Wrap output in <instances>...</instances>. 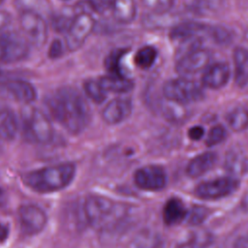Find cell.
<instances>
[{
    "mask_svg": "<svg viewBox=\"0 0 248 248\" xmlns=\"http://www.w3.org/2000/svg\"><path fill=\"white\" fill-rule=\"evenodd\" d=\"M52 117L69 133H81L89 123L90 110L78 91L72 87L55 90L46 101Z\"/></svg>",
    "mask_w": 248,
    "mask_h": 248,
    "instance_id": "6da1fadb",
    "label": "cell"
},
{
    "mask_svg": "<svg viewBox=\"0 0 248 248\" xmlns=\"http://www.w3.org/2000/svg\"><path fill=\"white\" fill-rule=\"evenodd\" d=\"M76 175L73 163H61L30 170L22 175L23 183L38 193H53L68 187Z\"/></svg>",
    "mask_w": 248,
    "mask_h": 248,
    "instance_id": "7a4b0ae2",
    "label": "cell"
},
{
    "mask_svg": "<svg viewBox=\"0 0 248 248\" xmlns=\"http://www.w3.org/2000/svg\"><path fill=\"white\" fill-rule=\"evenodd\" d=\"M162 93L166 100L178 105L197 102L203 97L201 86L185 77L166 81L162 87Z\"/></svg>",
    "mask_w": 248,
    "mask_h": 248,
    "instance_id": "3957f363",
    "label": "cell"
},
{
    "mask_svg": "<svg viewBox=\"0 0 248 248\" xmlns=\"http://www.w3.org/2000/svg\"><path fill=\"white\" fill-rule=\"evenodd\" d=\"M83 212L86 221L92 227L103 228L110 224L117 212V206L108 198L91 195L84 201Z\"/></svg>",
    "mask_w": 248,
    "mask_h": 248,
    "instance_id": "277c9868",
    "label": "cell"
},
{
    "mask_svg": "<svg viewBox=\"0 0 248 248\" xmlns=\"http://www.w3.org/2000/svg\"><path fill=\"white\" fill-rule=\"evenodd\" d=\"M23 133L27 140L47 143L52 140L53 130L48 117L38 108H29L23 116Z\"/></svg>",
    "mask_w": 248,
    "mask_h": 248,
    "instance_id": "5b68a950",
    "label": "cell"
},
{
    "mask_svg": "<svg viewBox=\"0 0 248 248\" xmlns=\"http://www.w3.org/2000/svg\"><path fill=\"white\" fill-rule=\"evenodd\" d=\"M30 44L25 37L16 31L4 30L0 33V62L17 63L29 54Z\"/></svg>",
    "mask_w": 248,
    "mask_h": 248,
    "instance_id": "8992f818",
    "label": "cell"
},
{
    "mask_svg": "<svg viewBox=\"0 0 248 248\" xmlns=\"http://www.w3.org/2000/svg\"><path fill=\"white\" fill-rule=\"evenodd\" d=\"M19 27L30 45L37 47L45 45L47 39V26L38 12L23 10L19 16Z\"/></svg>",
    "mask_w": 248,
    "mask_h": 248,
    "instance_id": "52a82bcc",
    "label": "cell"
},
{
    "mask_svg": "<svg viewBox=\"0 0 248 248\" xmlns=\"http://www.w3.org/2000/svg\"><path fill=\"white\" fill-rule=\"evenodd\" d=\"M94 26L95 20L90 14L80 12L75 16L66 30V47L70 51H76L80 48L92 33Z\"/></svg>",
    "mask_w": 248,
    "mask_h": 248,
    "instance_id": "ba28073f",
    "label": "cell"
},
{
    "mask_svg": "<svg viewBox=\"0 0 248 248\" xmlns=\"http://www.w3.org/2000/svg\"><path fill=\"white\" fill-rule=\"evenodd\" d=\"M238 185L239 182L234 177H218L199 184L195 189V194L201 199L217 200L232 194Z\"/></svg>",
    "mask_w": 248,
    "mask_h": 248,
    "instance_id": "9c48e42d",
    "label": "cell"
},
{
    "mask_svg": "<svg viewBox=\"0 0 248 248\" xmlns=\"http://www.w3.org/2000/svg\"><path fill=\"white\" fill-rule=\"evenodd\" d=\"M210 52L205 48L198 46L179 56L175 70L182 77L195 75L202 71L203 72L210 64Z\"/></svg>",
    "mask_w": 248,
    "mask_h": 248,
    "instance_id": "30bf717a",
    "label": "cell"
},
{
    "mask_svg": "<svg viewBox=\"0 0 248 248\" xmlns=\"http://www.w3.org/2000/svg\"><path fill=\"white\" fill-rule=\"evenodd\" d=\"M20 230L25 235H35L41 232L46 225V212L35 204H23L17 211Z\"/></svg>",
    "mask_w": 248,
    "mask_h": 248,
    "instance_id": "8fae6325",
    "label": "cell"
},
{
    "mask_svg": "<svg viewBox=\"0 0 248 248\" xmlns=\"http://www.w3.org/2000/svg\"><path fill=\"white\" fill-rule=\"evenodd\" d=\"M135 184L145 191H160L167 184L165 170L158 166H145L138 169L134 174Z\"/></svg>",
    "mask_w": 248,
    "mask_h": 248,
    "instance_id": "7c38bea8",
    "label": "cell"
},
{
    "mask_svg": "<svg viewBox=\"0 0 248 248\" xmlns=\"http://www.w3.org/2000/svg\"><path fill=\"white\" fill-rule=\"evenodd\" d=\"M231 70L227 63H210L203 71L202 83L210 89H219L227 84L230 79Z\"/></svg>",
    "mask_w": 248,
    "mask_h": 248,
    "instance_id": "4fadbf2b",
    "label": "cell"
},
{
    "mask_svg": "<svg viewBox=\"0 0 248 248\" xmlns=\"http://www.w3.org/2000/svg\"><path fill=\"white\" fill-rule=\"evenodd\" d=\"M132 111V103L127 98H116L107 104L102 112L105 122L110 125L124 121Z\"/></svg>",
    "mask_w": 248,
    "mask_h": 248,
    "instance_id": "5bb4252c",
    "label": "cell"
},
{
    "mask_svg": "<svg viewBox=\"0 0 248 248\" xmlns=\"http://www.w3.org/2000/svg\"><path fill=\"white\" fill-rule=\"evenodd\" d=\"M2 85L11 96H13L16 101L21 103H32L37 97L34 86L26 80L10 79L6 80Z\"/></svg>",
    "mask_w": 248,
    "mask_h": 248,
    "instance_id": "9a60e30c",
    "label": "cell"
},
{
    "mask_svg": "<svg viewBox=\"0 0 248 248\" xmlns=\"http://www.w3.org/2000/svg\"><path fill=\"white\" fill-rule=\"evenodd\" d=\"M217 156L213 152H203L194 157L186 167V172L191 177H199L209 171L216 164Z\"/></svg>",
    "mask_w": 248,
    "mask_h": 248,
    "instance_id": "2e32d148",
    "label": "cell"
},
{
    "mask_svg": "<svg viewBox=\"0 0 248 248\" xmlns=\"http://www.w3.org/2000/svg\"><path fill=\"white\" fill-rule=\"evenodd\" d=\"M232 60L234 66V82L239 87L248 84V50L237 46L233 49Z\"/></svg>",
    "mask_w": 248,
    "mask_h": 248,
    "instance_id": "e0dca14e",
    "label": "cell"
},
{
    "mask_svg": "<svg viewBox=\"0 0 248 248\" xmlns=\"http://www.w3.org/2000/svg\"><path fill=\"white\" fill-rule=\"evenodd\" d=\"M18 123L15 112L8 107L0 106V138L13 140L17 133Z\"/></svg>",
    "mask_w": 248,
    "mask_h": 248,
    "instance_id": "ac0fdd59",
    "label": "cell"
},
{
    "mask_svg": "<svg viewBox=\"0 0 248 248\" xmlns=\"http://www.w3.org/2000/svg\"><path fill=\"white\" fill-rule=\"evenodd\" d=\"M206 25L202 22L184 21L174 25L171 28L170 32V37L171 38V40L184 42L186 40L196 38L199 33L206 30Z\"/></svg>",
    "mask_w": 248,
    "mask_h": 248,
    "instance_id": "d6986e66",
    "label": "cell"
},
{
    "mask_svg": "<svg viewBox=\"0 0 248 248\" xmlns=\"http://www.w3.org/2000/svg\"><path fill=\"white\" fill-rule=\"evenodd\" d=\"M112 16L120 23H131L137 15L135 0H111Z\"/></svg>",
    "mask_w": 248,
    "mask_h": 248,
    "instance_id": "ffe728a7",
    "label": "cell"
},
{
    "mask_svg": "<svg viewBox=\"0 0 248 248\" xmlns=\"http://www.w3.org/2000/svg\"><path fill=\"white\" fill-rule=\"evenodd\" d=\"M106 92L127 93L134 88V82L125 76L108 75L99 79Z\"/></svg>",
    "mask_w": 248,
    "mask_h": 248,
    "instance_id": "44dd1931",
    "label": "cell"
},
{
    "mask_svg": "<svg viewBox=\"0 0 248 248\" xmlns=\"http://www.w3.org/2000/svg\"><path fill=\"white\" fill-rule=\"evenodd\" d=\"M187 210L183 202L176 198L170 199L163 209V219L167 225H174L187 216Z\"/></svg>",
    "mask_w": 248,
    "mask_h": 248,
    "instance_id": "7402d4cb",
    "label": "cell"
},
{
    "mask_svg": "<svg viewBox=\"0 0 248 248\" xmlns=\"http://www.w3.org/2000/svg\"><path fill=\"white\" fill-rule=\"evenodd\" d=\"M213 236L206 231H197L180 242L176 248H207L212 242Z\"/></svg>",
    "mask_w": 248,
    "mask_h": 248,
    "instance_id": "603a6c76",
    "label": "cell"
},
{
    "mask_svg": "<svg viewBox=\"0 0 248 248\" xmlns=\"http://www.w3.org/2000/svg\"><path fill=\"white\" fill-rule=\"evenodd\" d=\"M226 169L233 174L243 173L247 169V160L243 153L237 150L228 152L225 160Z\"/></svg>",
    "mask_w": 248,
    "mask_h": 248,
    "instance_id": "cb8c5ba5",
    "label": "cell"
},
{
    "mask_svg": "<svg viewBox=\"0 0 248 248\" xmlns=\"http://www.w3.org/2000/svg\"><path fill=\"white\" fill-rule=\"evenodd\" d=\"M158 56L157 49L152 46H144L138 49L135 54V64L143 70L149 69L153 66Z\"/></svg>",
    "mask_w": 248,
    "mask_h": 248,
    "instance_id": "d4e9b609",
    "label": "cell"
},
{
    "mask_svg": "<svg viewBox=\"0 0 248 248\" xmlns=\"http://www.w3.org/2000/svg\"><path fill=\"white\" fill-rule=\"evenodd\" d=\"M229 126L233 131H243L248 128V109L243 107H237L231 110L227 115Z\"/></svg>",
    "mask_w": 248,
    "mask_h": 248,
    "instance_id": "484cf974",
    "label": "cell"
},
{
    "mask_svg": "<svg viewBox=\"0 0 248 248\" xmlns=\"http://www.w3.org/2000/svg\"><path fill=\"white\" fill-rule=\"evenodd\" d=\"M83 89L87 97L96 104H101L106 100L107 92L99 80L87 79L83 83Z\"/></svg>",
    "mask_w": 248,
    "mask_h": 248,
    "instance_id": "4316f807",
    "label": "cell"
},
{
    "mask_svg": "<svg viewBox=\"0 0 248 248\" xmlns=\"http://www.w3.org/2000/svg\"><path fill=\"white\" fill-rule=\"evenodd\" d=\"M126 53V49H116L111 51L106 58L105 65L110 75L124 76L121 69V60Z\"/></svg>",
    "mask_w": 248,
    "mask_h": 248,
    "instance_id": "83f0119b",
    "label": "cell"
},
{
    "mask_svg": "<svg viewBox=\"0 0 248 248\" xmlns=\"http://www.w3.org/2000/svg\"><path fill=\"white\" fill-rule=\"evenodd\" d=\"M142 5L154 14H165L173 6L174 0H141Z\"/></svg>",
    "mask_w": 248,
    "mask_h": 248,
    "instance_id": "f1b7e54d",
    "label": "cell"
},
{
    "mask_svg": "<svg viewBox=\"0 0 248 248\" xmlns=\"http://www.w3.org/2000/svg\"><path fill=\"white\" fill-rule=\"evenodd\" d=\"M210 211L208 208L201 205H195L192 207L188 215V223L192 226H197L202 224L209 215Z\"/></svg>",
    "mask_w": 248,
    "mask_h": 248,
    "instance_id": "f546056e",
    "label": "cell"
},
{
    "mask_svg": "<svg viewBox=\"0 0 248 248\" xmlns=\"http://www.w3.org/2000/svg\"><path fill=\"white\" fill-rule=\"evenodd\" d=\"M227 138V131L221 125L213 126L207 133L205 142L207 146H213L222 142Z\"/></svg>",
    "mask_w": 248,
    "mask_h": 248,
    "instance_id": "4dcf8cb0",
    "label": "cell"
},
{
    "mask_svg": "<svg viewBox=\"0 0 248 248\" xmlns=\"http://www.w3.org/2000/svg\"><path fill=\"white\" fill-rule=\"evenodd\" d=\"M212 38L218 43H223L225 41H228L229 39V34L227 30H224L222 28H212L210 31H208Z\"/></svg>",
    "mask_w": 248,
    "mask_h": 248,
    "instance_id": "1f68e13d",
    "label": "cell"
},
{
    "mask_svg": "<svg viewBox=\"0 0 248 248\" xmlns=\"http://www.w3.org/2000/svg\"><path fill=\"white\" fill-rule=\"evenodd\" d=\"M49 56L51 58H57L63 53V46L60 41L55 40L52 42L50 47H49Z\"/></svg>",
    "mask_w": 248,
    "mask_h": 248,
    "instance_id": "d6a6232c",
    "label": "cell"
},
{
    "mask_svg": "<svg viewBox=\"0 0 248 248\" xmlns=\"http://www.w3.org/2000/svg\"><path fill=\"white\" fill-rule=\"evenodd\" d=\"M204 135V129L202 126H194L188 131V136L193 140H201Z\"/></svg>",
    "mask_w": 248,
    "mask_h": 248,
    "instance_id": "836d02e7",
    "label": "cell"
},
{
    "mask_svg": "<svg viewBox=\"0 0 248 248\" xmlns=\"http://www.w3.org/2000/svg\"><path fill=\"white\" fill-rule=\"evenodd\" d=\"M12 17L11 15L5 11H0V33L7 29L9 24L11 23Z\"/></svg>",
    "mask_w": 248,
    "mask_h": 248,
    "instance_id": "e575fe53",
    "label": "cell"
},
{
    "mask_svg": "<svg viewBox=\"0 0 248 248\" xmlns=\"http://www.w3.org/2000/svg\"><path fill=\"white\" fill-rule=\"evenodd\" d=\"M233 248H248V233L239 236L234 241Z\"/></svg>",
    "mask_w": 248,
    "mask_h": 248,
    "instance_id": "d590c367",
    "label": "cell"
},
{
    "mask_svg": "<svg viewBox=\"0 0 248 248\" xmlns=\"http://www.w3.org/2000/svg\"><path fill=\"white\" fill-rule=\"evenodd\" d=\"M8 235H9V228L6 225L0 223V242L5 241Z\"/></svg>",
    "mask_w": 248,
    "mask_h": 248,
    "instance_id": "8d00e7d4",
    "label": "cell"
},
{
    "mask_svg": "<svg viewBox=\"0 0 248 248\" xmlns=\"http://www.w3.org/2000/svg\"><path fill=\"white\" fill-rule=\"evenodd\" d=\"M7 202V195L5 193V191L0 188V207H2Z\"/></svg>",
    "mask_w": 248,
    "mask_h": 248,
    "instance_id": "74e56055",
    "label": "cell"
},
{
    "mask_svg": "<svg viewBox=\"0 0 248 248\" xmlns=\"http://www.w3.org/2000/svg\"><path fill=\"white\" fill-rule=\"evenodd\" d=\"M242 206L244 207V209L246 211H248V189L246 191V193L244 194L243 196V199H242Z\"/></svg>",
    "mask_w": 248,
    "mask_h": 248,
    "instance_id": "f35d334b",
    "label": "cell"
},
{
    "mask_svg": "<svg viewBox=\"0 0 248 248\" xmlns=\"http://www.w3.org/2000/svg\"><path fill=\"white\" fill-rule=\"evenodd\" d=\"M1 150H2V148H1V145H0V153H1Z\"/></svg>",
    "mask_w": 248,
    "mask_h": 248,
    "instance_id": "ab89813d",
    "label": "cell"
},
{
    "mask_svg": "<svg viewBox=\"0 0 248 248\" xmlns=\"http://www.w3.org/2000/svg\"><path fill=\"white\" fill-rule=\"evenodd\" d=\"M2 1H3V0H0V5H1V3H2Z\"/></svg>",
    "mask_w": 248,
    "mask_h": 248,
    "instance_id": "60d3db41",
    "label": "cell"
}]
</instances>
